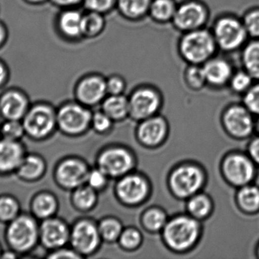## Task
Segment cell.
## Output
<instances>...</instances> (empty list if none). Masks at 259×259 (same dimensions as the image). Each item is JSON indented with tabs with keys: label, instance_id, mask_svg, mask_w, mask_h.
<instances>
[{
	"label": "cell",
	"instance_id": "obj_52",
	"mask_svg": "<svg viewBox=\"0 0 259 259\" xmlns=\"http://www.w3.org/2000/svg\"><path fill=\"white\" fill-rule=\"evenodd\" d=\"M256 254H257V256H258V258H259V243H258V246H257Z\"/></svg>",
	"mask_w": 259,
	"mask_h": 259
},
{
	"label": "cell",
	"instance_id": "obj_47",
	"mask_svg": "<svg viewBox=\"0 0 259 259\" xmlns=\"http://www.w3.org/2000/svg\"><path fill=\"white\" fill-rule=\"evenodd\" d=\"M51 258H80L81 255L77 253L75 250L70 249H59V250L55 252L53 255H50Z\"/></svg>",
	"mask_w": 259,
	"mask_h": 259
},
{
	"label": "cell",
	"instance_id": "obj_42",
	"mask_svg": "<svg viewBox=\"0 0 259 259\" xmlns=\"http://www.w3.org/2000/svg\"><path fill=\"white\" fill-rule=\"evenodd\" d=\"M108 178L109 176L98 167L97 169L90 170L86 183L96 191H99L106 187Z\"/></svg>",
	"mask_w": 259,
	"mask_h": 259
},
{
	"label": "cell",
	"instance_id": "obj_13",
	"mask_svg": "<svg viewBox=\"0 0 259 259\" xmlns=\"http://www.w3.org/2000/svg\"><path fill=\"white\" fill-rule=\"evenodd\" d=\"M75 95L79 103L87 106L102 103L108 95L106 77L96 72L84 75L76 85Z\"/></svg>",
	"mask_w": 259,
	"mask_h": 259
},
{
	"label": "cell",
	"instance_id": "obj_16",
	"mask_svg": "<svg viewBox=\"0 0 259 259\" xmlns=\"http://www.w3.org/2000/svg\"><path fill=\"white\" fill-rule=\"evenodd\" d=\"M89 172L84 162L71 158L59 164L56 170V177L62 187L75 190L86 184Z\"/></svg>",
	"mask_w": 259,
	"mask_h": 259
},
{
	"label": "cell",
	"instance_id": "obj_19",
	"mask_svg": "<svg viewBox=\"0 0 259 259\" xmlns=\"http://www.w3.org/2000/svg\"><path fill=\"white\" fill-rule=\"evenodd\" d=\"M207 85L222 87L229 83L233 76L232 66L222 57L213 56L202 65Z\"/></svg>",
	"mask_w": 259,
	"mask_h": 259
},
{
	"label": "cell",
	"instance_id": "obj_18",
	"mask_svg": "<svg viewBox=\"0 0 259 259\" xmlns=\"http://www.w3.org/2000/svg\"><path fill=\"white\" fill-rule=\"evenodd\" d=\"M167 125L160 117H152L143 120L137 129V137L142 144L149 147L159 145L165 139Z\"/></svg>",
	"mask_w": 259,
	"mask_h": 259
},
{
	"label": "cell",
	"instance_id": "obj_30",
	"mask_svg": "<svg viewBox=\"0 0 259 259\" xmlns=\"http://www.w3.org/2000/svg\"><path fill=\"white\" fill-rule=\"evenodd\" d=\"M73 202L75 206L81 211L92 209L97 202V191L88 185H83L75 189L73 195Z\"/></svg>",
	"mask_w": 259,
	"mask_h": 259
},
{
	"label": "cell",
	"instance_id": "obj_50",
	"mask_svg": "<svg viewBox=\"0 0 259 259\" xmlns=\"http://www.w3.org/2000/svg\"><path fill=\"white\" fill-rule=\"evenodd\" d=\"M3 36H4V32H3V27L0 26V43L3 41Z\"/></svg>",
	"mask_w": 259,
	"mask_h": 259
},
{
	"label": "cell",
	"instance_id": "obj_9",
	"mask_svg": "<svg viewBox=\"0 0 259 259\" xmlns=\"http://www.w3.org/2000/svg\"><path fill=\"white\" fill-rule=\"evenodd\" d=\"M93 115L88 106L80 103H69L60 108L57 124L65 133L80 135L91 125Z\"/></svg>",
	"mask_w": 259,
	"mask_h": 259
},
{
	"label": "cell",
	"instance_id": "obj_34",
	"mask_svg": "<svg viewBox=\"0 0 259 259\" xmlns=\"http://www.w3.org/2000/svg\"><path fill=\"white\" fill-rule=\"evenodd\" d=\"M186 85L193 90L202 89L206 84L202 65H187L184 70Z\"/></svg>",
	"mask_w": 259,
	"mask_h": 259
},
{
	"label": "cell",
	"instance_id": "obj_23",
	"mask_svg": "<svg viewBox=\"0 0 259 259\" xmlns=\"http://www.w3.org/2000/svg\"><path fill=\"white\" fill-rule=\"evenodd\" d=\"M0 109L9 120H18L26 114L27 100L19 93H7L2 97Z\"/></svg>",
	"mask_w": 259,
	"mask_h": 259
},
{
	"label": "cell",
	"instance_id": "obj_51",
	"mask_svg": "<svg viewBox=\"0 0 259 259\" xmlns=\"http://www.w3.org/2000/svg\"><path fill=\"white\" fill-rule=\"evenodd\" d=\"M255 129H256V130L258 131V132L259 133V116L258 117V120H257L256 121H255Z\"/></svg>",
	"mask_w": 259,
	"mask_h": 259
},
{
	"label": "cell",
	"instance_id": "obj_20",
	"mask_svg": "<svg viewBox=\"0 0 259 259\" xmlns=\"http://www.w3.org/2000/svg\"><path fill=\"white\" fill-rule=\"evenodd\" d=\"M83 12L78 8H70L65 9L59 16V29L62 34L70 41L83 40Z\"/></svg>",
	"mask_w": 259,
	"mask_h": 259
},
{
	"label": "cell",
	"instance_id": "obj_37",
	"mask_svg": "<svg viewBox=\"0 0 259 259\" xmlns=\"http://www.w3.org/2000/svg\"><path fill=\"white\" fill-rule=\"evenodd\" d=\"M143 237L138 230L134 228H126L123 230L118 241L120 244L127 250L137 249L141 244Z\"/></svg>",
	"mask_w": 259,
	"mask_h": 259
},
{
	"label": "cell",
	"instance_id": "obj_3",
	"mask_svg": "<svg viewBox=\"0 0 259 259\" xmlns=\"http://www.w3.org/2000/svg\"><path fill=\"white\" fill-rule=\"evenodd\" d=\"M211 32L218 49L225 52H232L240 48L249 36L243 21L231 15L218 18Z\"/></svg>",
	"mask_w": 259,
	"mask_h": 259
},
{
	"label": "cell",
	"instance_id": "obj_46",
	"mask_svg": "<svg viewBox=\"0 0 259 259\" xmlns=\"http://www.w3.org/2000/svg\"><path fill=\"white\" fill-rule=\"evenodd\" d=\"M248 155L256 165L259 166V135L252 138L249 142L248 145Z\"/></svg>",
	"mask_w": 259,
	"mask_h": 259
},
{
	"label": "cell",
	"instance_id": "obj_41",
	"mask_svg": "<svg viewBox=\"0 0 259 259\" xmlns=\"http://www.w3.org/2000/svg\"><path fill=\"white\" fill-rule=\"evenodd\" d=\"M243 24L248 35L252 38H259V9H252L245 15Z\"/></svg>",
	"mask_w": 259,
	"mask_h": 259
},
{
	"label": "cell",
	"instance_id": "obj_29",
	"mask_svg": "<svg viewBox=\"0 0 259 259\" xmlns=\"http://www.w3.org/2000/svg\"><path fill=\"white\" fill-rule=\"evenodd\" d=\"M187 208L192 217L197 220L205 219L208 217L212 211V201L206 195L197 193L190 198L187 204Z\"/></svg>",
	"mask_w": 259,
	"mask_h": 259
},
{
	"label": "cell",
	"instance_id": "obj_36",
	"mask_svg": "<svg viewBox=\"0 0 259 259\" xmlns=\"http://www.w3.org/2000/svg\"><path fill=\"white\" fill-rule=\"evenodd\" d=\"M253 80L252 76L247 71L243 70V71H238L234 73L231 76L229 84L231 89L234 92L244 94L253 85Z\"/></svg>",
	"mask_w": 259,
	"mask_h": 259
},
{
	"label": "cell",
	"instance_id": "obj_2",
	"mask_svg": "<svg viewBox=\"0 0 259 259\" xmlns=\"http://www.w3.org/2000/svg\"><path fill=\"white\" fill-rule=\"evenodd\" d=\"M163 238L170 249L184 252L193 247L200 237V225L192 216L180 215L167 222Z\"/></svg>",
	"mask_w": 259,
	"mask_h": 259
},
{
	"label": "cell",
	"instance_id": "obj_44",
	"mask_svg": "<svg viewBox=\"0 0 259 259\" xmlns=\"http://www.w3.org/2000/svg\"><path fill=\"white\" fill-rule=\"evenodd\" d=\"M112 122L113 120L107 114L101 111L95 113V114L93 115L91 125L97 132L105 133L110 130L112 126Z\"/></svg>",
	"mask_w": 259,
	"mask_h": 259
},
{
	"label": "cell",
	"instance_id": "obj_53",
	"mask_svg": "<svg viewBox=\"0 0 259 259\" xmlns=\"http://www.w3.org/2000/svg\"><path fill=\"white\" fill-rule=\"evenodd\" d=\"M30 1H32V2H41V1H42V0H30Z\"/></svg>",
	"mask_w": 259,
	"mask_h": 259
},
{
	"label": "cell",
	"instance_id": "obj_10",
	"mask_svg": "<svg viewBox=\"0 0 259 259\" xmlns=\"http://www.w3.org/2000/svg\"><path fill=\"white\" fill-rule=\"evenodd\" d=\"M98 167L109 177H122L131 173L135 161L129 150L113 147L103 151L98 158Z\"/></svg>",
	"mask_w": 259,
	"mask_h": 259
},
{
	"label": "cell",
	"instance_id": "obj_24",
	"mask_svg": "<svg viewBox=\"0 0 259 259\" xmlns=\"http://www.w3.org/2000/svg\"><path fill=\"white\" fill-rule=\"evenodd\" d=\"M236 202L242 212L256 214L259 211V187L252 184L240 187L236 195Z\"/></svg>",
	"mask_w": 259,
	"mask_h": 259
},
{
	"label": "cell",
	"instance_id": "obj_15",
	"mask_svg": "<svg viewBox=\"0 0 259 259\" xmlns=\"http://www.w3.org/2000/svg\"><path fill=\"white\" fill-rule=\"evenodd\" d=\"M149 193L148 181L136 173L122 176L116 185L118 199L127 205H140L148 197Z\"/></svg>",
	"mask_w": 259,
	"mask_h": 259
},
{
	"label": "cell",
	"instance_id": "obj_33",
	"mask_svg": "<svg viewBox=\"0 0 259 259\" xmlns=\"http://www.w3.org/2000/svg\"><path fill=\"white\" fill-rule=\"evenodd\" d=\"M102 240L112 243L119 239L123 231L121 222L113 217H108L100 222L98 226Z\"/></svg>",
	"mask_w": 259,
	"mask_h": 259
},
{
	"label": "cell",
	"instance_id": "obj_49",
	"mask_svg": "<svg viewBox=\"0 0 259 259\" xmlns=\"http://www.w3.org/2000/svg\"><path fill=\"white\" fill-rule=\"evenodd\" d=\"M5 75H6V72H5L4 68H3V65L0 64V84L4 80Z\"/></svg>",
	"mask_w": 259,
	"mask_h": 259
},
{
	"label": "cell",
	"instance_id": "obj_31",
	"mask_svg": "<svg viewBox=\"0 0 259 259\" xmlns=\"http://www.w3.org/2000/svg\"><path fill=\"white\" fill-rule=\"evenodd\" d=\"M20 176L24 179H33L39 177L44 170V163L34 155L24 158L18 168Z\"/></svg>",
	"mask_w": 259,
	"mask_h": 259
},
{
	"label": "cell",
	"instance_id": "obj_43",
	"mask_svg": "<svg viewBox=\"0 0 259 259\" xmlns=\"http://www.w3.org/2000/svg\"><path fill=\"white\" fill-rule=\"evenodd\" d=\"M126 81L124 77L118 74L111 75L106 77V88L108 94L118 95L124 94L126 89Z\"/></svg>",
	"mask_w": 259,
	"mask_h": 259
},
{
	"label": "cell",
	"instance_id": "obj_17",
	"mask_svg": "<svg viewBox=\"0 0 259 259\" xmlns=\"http://www.w3.org/2000/svg\"><path fill=\"white\" fill-rule=\"evenodd\" d=\"M70 233L71 231L62 220L47 218L41 225L39 237L46 247L59 249L69 241Z\"/></svg>",
	"mask_w": 259,
	"mask_h": 259
},
{
	"label": "cell",
	"instance_id": "obj_21",
	"mask_svg": "<svg viewBox=\"0 0 259 259\" xmlns=\"http://www.w3.org/2000/svg\"><path fill=\"white\" fill-rule=\"evenodd\" d=\"M24 159L22 147L14 140L4 138L0 141V171L18 169Z\"/></svg>",
	"mask_w": 259,
	"mask_h": 259
},
{
	"label": "cell",
	"instance_id": "obj_1",
	"mask_svg": "<svg viewBox=\"0 0 259 259\" xmlns=\"http://www.w3.org/2000/svg\"><path fill=\"white\" fill-rule=\"evenodd\" d=\"M217 49L212 32L205 27L183 33L178 40V54L187 65H203Z\"/></svg>",
	"mask_w": 259,
	"mask_h": 259
},
{
	"label": "cell",
	"instance_id": "obj_28",
	"mask_svg": "<svg viewBox=\"0 0 259 259\" xmlns=\"http://www.w3.org/2000/svg\"><path fill=\"white\" fill-rule=\"evenodd\" d=\"M242 62L245 71H247L252 79L259 80L258 39L246 44L242 53Z\"/></svg>",
	"mask_w": 259,
	"mask_h": 259
},
{
	"label": "cell",
	"instance_id": "obj_35",
	"mask_svg": "<svg viewBox=\"0 0 259 259\" xmlns=\"http://www.w3.org/2000/svg\"><path fill=\"white\" fill-rule=\"evenodd\" d=\"M167 222L165 213L159 208H151L143 214V225L146 229L152 232L162 231Z\"/></svg>",
	"mask_w": 259,
	"mask_h": 259
},
{
	"label": "cell",
	"instance_id": "obj_27",
	"mask_svg": "<svg viewBox=\"0 0 259 259\" xmlns=\"http://www.w3.org/2000/svg\"><path fill=\"white\" fill-rule=\"evenodd\" d=\"M106 15L99 12L85 11L83 15V39H95L106 30Z\"/></svg>",
	"mask_w": 259,
	"mask_h": 259
},
{
	"label": "cell",
	"instance_id": "obj_12",
	"mask_svg": "<svg viewBox=\"0 0 259 259\" xmlns=\"http://www.w3.org/2000/svg\"><path fill=\"white\" fill-rule=\"evenodd\" d=\"M98 226L90 220L77 222L71 230L70 240L74 250L80 255L94 253L101 243Z\"/></svg>",
	"mask_w": 259,
	"mask_h": 259
},
{
	"label": "cell",
	"instance_id": "obj_7",
	"mask_svg": "<svg viewBox=\"0 0 259 259\" xmlns=\"http://www.w3.org/2000/svg\"><path fill=\"white\" fill-rule=\"evenodd\" d=\"M130 114L136 120L154 117L161 108L162 99L158 90L150 85H141L128 97Z\"/></svg>",
	"mask_w": 259,
	"mask_h": 259
},
{
	"label": "cell",
	"instance_id": "obj_48",
	"mask_svg": "<svg viewBox=\"0 0 259 259\" xmlns=\"http://www.w3.org/2000/svg\"><path fill=\"white\" fill-rule=\"evenodd\" d=\"M58 6H62L65 9L70 8H77L81 6L83 0H53Z\"/></svg>",
	"mask_w": 259,
	"mask_h": 259
},
{
	"label": "cell",
	"instance_id": "obj_26",
	"mask_svg": "<svg viewBox=\"0 0 259 259\" xmlns=\"http://www.w3.org/2000/svg\"><path fill=\"white\" fill-rule=\"evenodd\" d=\"M178 4L175 0H152L148 16L157 24L171 23Z\"/></svg>",
	"mask_w": 259,
	"mask_h": 259
},
{
	"label": "cell",
	"instance_id": "obj_45",
	"mask_svg": "<svg viewBox=\"0 0 259 259\" xmlns=\"http://www.w3.org/2000/svg\"><path fill=\"white\" fill-rule=\"evenodd\" d=\"M24 131V126L20 124L18 120H9L2 128V132L4 138L14 141L20 138L23 135Z\"/></svg>",
	"mask_w": 259,
	"mask_h": 259
},
{
	"label": "cell",
	"instance_id": "obj_6",
	"mask_svg": "<svg viewBox=\"0 0 259 259\" xmlns=\"http://www.w3.org/2000/svg\"><path fill=\"white\" fill-rule=\"evenodd\" d=\"M209 18V11L200 0H184L178 3L173 27L181 33L192 31L205 27Z\"/></svg>",
	"mask_w": 259,
	"mask_h": 259
},
{
	"label": "cell",
	"instance_id": "obj_22",
	"mask_svg": "<svg viewBox=\"0 0 259 259\" xmlns=\"http://www.w3.org/2000/svg\"><path fill=\"white\" fill-rule=\"evenodd\" d=\"M152 0H117L116 9L124 19L140 21L149 14Z\"/></svg>",
	"mask_w": 259,
	"mask_h": 259
},
{
	"label": "cell",
	"instance_id": "obj_40",
	"mask_svg": "<svg viewBox=\"0 0 259 259\" xmlns=\"http://www.w3.org/2000/svg\"><path fill=\"white\" fill-rule=\"evenodd\" d=\"M18 205L16 201L11 197L0 199V219L3 220H12L16 217Z\"/></svg>",
	"mask_w": 259,
	"mask_h": 259
},
{
	"label": "cell",
	"instance_id": "obj_38",
	"mask_svg": "<svg viewBox=\"0 0 259 259\" xmlns=\"http://www.w3.org/2000/svg\"><path fill=\"white\" fill-rule=\"evenodd\" d=\"M117 0H83L85 11L99 12L106 15L116 9Z\"/></svg>",
	"mask_w": 259,
	"mask_h": 259
},
{
	"label": "cell",
	"instance_id": "obj_39",
	"mask_svg": "<svg viewBox=\"0 0 259 259\" xmlns=\"http://www.w3.org/2000/svg\"><path fill=\"white\" fill-rule=\"evenodd\" d=\"M243 105L253 115L259 116V84L252 85L244 93Z\"/></svg>",
	"mask_w": 259,
	"mask_h": 259
},
{
	"label": "cell",
	"instance_id": "obj_14",
	"mask_svg": "<svg viewBox=\"0 0 259 259\" xmlns=\"http://www.w3.org/2000/svg\"><path fill=\"white\" fill-rule=\"evenodd\" d=\"M56 124L57 118L53 109L50 106L39 105L26 114L23 126L30 136L41 138L51 133Z\"/></svg>",
	"mask_w": 259,
	"mask_h": 259
},
{
	"label": "cell",
	"instance_id": "obj_32",
	"mask_svg": "<svg viewBox=\"0 0 259 259\" xmlns=\"http://www.w3.org/2000/svg\"><path fill=\"white\" fill-rule=\"evenodd\" d=\"M33 209L35 214L40 218H49L57 209V202L50 194H41L33 201Z\"/></svg>",
	"mask_w": 259,
	"mask_h": 259
},
{
	"label": "cell",
	"instance_id": "obj_25",
	"mask_svg": "<svg viewBox=\"0 0 259 259\" xmlns=\"http://www.w3.org/2000/svg\"><path fill=\"white\" fill-rule=\"evenodd\" d=\"M102 107L113 121L124 120L130 114L128 97L123 94L110 95L108 94L102 102Z\"/></svg>",
	"mask_w": 259,
	"mask_h": 259
},
{
	"label": "cell",
	"instance_id": "obj_8",
	"mask_svg": "<svg viewBox=\"0 0 259 259\" xmlns=\"http://www.w3.org/2000/svg\"><path fill=\"white\" fill-rule=\"evenodd\" d=\"M252 115L244 105H231L222 115V124L230 136L236 139H246L255 130V122Z\"/></svg>",
	"mask_w": 259,
	"mask_h": 259
},
{
	"label": "cell",
	"instance_id": "obj_4",
	"mask_svg": "<svg viewBox=\"0 0 259 259\" xmlns=\"http://www.w3.org/2000/svg\"><path fill=\"white\" fill-rule=\"evenodd\" d=\"M205 182L203 170L194 164H184L177 167L169 179L172 193L180 199H190L197 194Z\"/></svg>",
	"mask_w": 259,
	"mask_h": 259
},
{
	"label": "cell",
	"instance_id": "obj_11",
	"mask_svg": "<svg viewBox=\"0 0 259 259\" xmlns=\"http://www.w3.org/2000/svg\"><path fill=\"white\" fill-rule=\"evenodd\" d=\"M39 231L36 222L27 216L15 217L7 231L8 240L16 250H28L36 243Z\"/></svg>",
	"mask_w": 259,
	"mask_h": 259
},
{
	"label": "cell",
	"instance_id": "obj_5",
	"mask_svg": "<svg viewBox=\"0 0 259 259\" xmlns=\"http://www.w3.org/2000/svg\"><path fill=\"white\" fill-rule=\"evenodd\" d=\"M255 165L249 155L232 152L224 158L221 169L225 180L239 189L252 183L256 175Z\"/></svg>",
	"mask_w": 259,
	"mask_h": 259
}]
</instances>
